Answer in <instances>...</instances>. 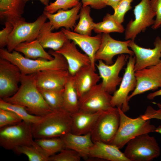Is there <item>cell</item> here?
<instances>
[{
    "instance_id": "cell-1",
    "label": "cell",
    "mask_w": 161,
    "mask_h": 161,
    "mask_svg": "<svg viewBox=\"0 0 161 161\" xmlns=\"http://www.w3.org/2000/svg\"><path fill=\"white\" fill-rule=\"evenodd\" d=\"M20 83V86L15 94L2 99L23 106L29 113L36 116L44 117L52 111L37 86L35 73L21 74Z\"/></svg>"
},
{
    "instance_id": "cell-2",
    "label": "cell",
    "mask_w": 161,
    "mask_h": 161,
    "mask_svg": "<svg viewBox=\"0 0 161 161\" xmlns=\"http://www.w3.org/2000/svg\"><path fill=\"white\" fill-rule=\"evenodd\" d=\"M48 52L54 57L53 60L30 59L15 50L10 52L3 48L0 49V57L16 65L23 75L31 74L46 70H68L66 61L62 55L52 49Z\"/></svg>"
},
{
    "instance_id": "cell-3",
    "label": "cell",
    "mask_w": 161,
    "mask_h": 161,
    "mask_svg": "<svg viewBox=\"0 0 161 161\" xmlns=\"http://www.w3.org/2000/svg\"><path fill=\"white\" fill-rule=\"evenodd\" d=\"M32 126L35 139L60 137L72 132L71 114L63 108L54 110Z\"/></svg>"
},
{
    "instance_id": "cell-4",
    "label": "cell",
    "mask_w": 161,
    "mask_h": 161,
    "mask_svg": "<svg viewBox=\"0 0 161 161\" xmlns=\"http://www.w3.org/2000/svg\"><path fill=\"white\" fill-rule=\"evenodd\" d=\"M118 108L120 116V125L110 144L120 149L133 138L141 134L155 132L156 128L151 123L150 119L145 112L137 117L132 118L126 115L121 109Z\"/></svg>"
},
{
    "instance_id": "cell-5",
    "label": "cell",
    "mask_w": 161,
    "mask_h": 161,
    "mask_svg": "<svg viewBox=\"0 0 161 161\" xmlns=\"http://www.w3.org/2000/svg\"><path fill=\"white\" fill-rule=\"evenodd\" d=\"M126 144L123 153L129 161H150L160 154V148L155 138L148 133L133 138Z\"/></svg>"
},
{
    "instance_id": "cell-6",
    "label": "cell",
    "mask_w": 161,
    "mask_h": 161,
    "mask_svg": "<svg viewBox=\"0 0 161 161\" xmlns=\"http://www.w3.org/2000/svg\"><path fill=\"white\" fill-rule=\"evenodd\" d=\"M33 138L32 124L23 121L0 128V145L6 150L33 145L35 143Z\"/></svg>"
},
{
    "instance_id": "cell-7",
    "label": "cell",
    "mask_w": 161,
    "mask_h": 161,
    "mask_svg": "<svg viewBox=\"0 0 161 161\" xmlns=\"http://www.w3.org/2000/svg\"><path fill=\"white\" fill-rule=\"evenodd\" d=\"M120 121L117 108L102 111L91 132L93 143L101 142L110 144L118 129Z\"/></svg>"
},
{
    "instance_id": "cell-8",
    "label": "cell",
    "mask_w": 161,
    "mask_h": 161,
    "mask_svg": "<svg viewBox=\"0 0 161 161\" xmlns=\"http://www.w3.org/2000/svg\"><path fill=\"white\" fill-rule=\"evenodd\" d=\"M47 19L43 13L34 22H27L23 18L13 24V28L7 46L8 51L12 52L21 43L36 39L41 29Z\"/></svg>"
},
{
    "instance_id": "cell-9",
    "label": "cell",
    "mask_w": 161,
    "mask_h": 161,
    "mask_svg": "<svg viewBox=\"0 0 161 161\" xmlns=\"http://www.w3.org/2000/svg\"><path fill=\"white\" fill-rule=\"evenodd\" d=\"M134 19H131L125 29V39L134 40L137 35L144 32L147 28L152 25L156 13L152 9L150 0H141L133 10Z\"/></svg>"
},
{
    "instance_id": "cell-10",
    "label": "cell",
    "mask_w": 161,
    "mask_h": 161,
    "mask_svg": "<svg viewBox=\"0 0 161 161\" xmlns=\"http://www.w3.org/2000/svg\"><path fill=\"white\" fill-rule=\"evenodd\" d=\"M135 63V56L130 55L120 87L112 95V106L120 108L124 113L129 109V94L134 90L137 85L134 70Z\"/></svg>"
},
{
    "instance_id": "cell-11",
    "label": "cell",
    "mask_w": 161,
    "mask_h": 161,
    "mask_svg": "<svg viewBox=\"0 0 161 161\" xmlns=\"http://www.w3.org/2000/svg\"><path fill=\"white\" fill-rule=\"evenodd\" d=\"M112 97V95L104 89L101 83L79 98V110L90 112L110 110L114 107L111 104Z\"/></svg>"
},
{
    "instance_id": "cell-12",
    "label": "cell",
    "mask_w": 161,
    "mask_h": 161,
    "mask_svg": "<svg viewBox=\"0 0 161 161\" xmlns=\"http://www.w3.org/2000/svg\"><path fill=\"white\" fill-rule=\"evenodd\" d=\"M128 58V55L122 54L119 55L115 62L111 65L107 64L101 60H98L97 64H95L102 79V86L110 94L114 93L121 81L122 78L119 76V74L125 65Z\"/></svg>"
},
{
    "instance_id": "cell-13",
    "label": "cell",
    "mask_w": 161,
    "mask_h": 161,
    "mask_svg": "<svg viewBox=\"0 0 161 161\" xmlns=\"http://www.w3.org/2000/svg\"><path fill=\"white\" fill-rule=\"evenodd\" d=\"M21 73L19 68L10 61L0 58V98L10 97L18 90Z\"/></svg>"
},
{
    "instance_id": "cell-14",
    "label": "cell",
    "mask_w": 161,
    "mask_h": 161,
    "mask_svg": "<svg viewBox=\"0 0 161 161\" xmlns=\"http://www.w3.org/2000/svg\"><path fill=\"white\" fill-rule=\"evenodd\" d=\"M130 40L121 41L112 38L109 33H102V41L100 47L95 56V61H104L107 64L114 63L113 58L116 55L127 54L134 55L133 51L128 47Z\"/></svg>"
},
{
    "instance_id": "cell-15",
    "label": "cell",
    "mask_w": 161,
    "mask_h": 161,
    "mask_svg": "<svg viewBox=\"0 0 161 161\" xmlns=\"http://www.w3.org/2000/svg\"><path fill=\"white\" fill-rule=\"evenodd\" d=\"M136 87L129 96L128 100L137 95L161 87V62L156 65L135 71Z\"/></svg>"
},
{
    "instance_id": "cell-16",
    "label": "cell",
    "mask_w": 161,
    "mask_h": 161,
    "mask_svg": "<svg viewBox=\"0 0 161 161\" xmlns=\"http://www.w3.org/2000/svg\"><path fill=\"white\" fill-rule=\"evenodd\" d=\"M154 44V48H146L137 45L134 40H130L129 47L134 52L135 57V72L161 62V39L159 37L156 38Z\"/></svg>"
},
{
    "instance_id": "cell-17",
    "label": "cell",
    "mask_w": 161,
    "mask_h": 161,
    "mask_svg": "<svg viewBox=\"0 0 161 161\" xmlns=\"http://www.w3.org/2000/svg\"><path fill=\"white\" fill-rule=\"evenodd\" d=\"M61 30L68 39L78 45L89 57L91 65L95 70L96 54L100 46L102 41V34L94 36L81 34L62 28Z\"/></svg>"
},
{
    "instance_id": "cell-18",
    "label": "cell",
    "mask_w": 161,
    "mask_h": 161,
    "mask_svg": "<svg viewBox=\"0 0 161 161\" xmlns=\"http://www.w3.org/2000/svg\"><path fill=\"white\" fill-rule=\"evenodd\" d=\"M76 45L73 41L69 40L60 49L55 51L65 58L69 73L72 76L82 67L91 64L89 56L80 52Z\"/></svg>"
},
{
    "instance_id": "cell-19",
    "label": "cell",
    "mask_w": 161,
    "mask_h": 161,
    "mask_svg": "<svg viewBox=\"0 0 161 161\" xmlns=\"http://www.w3.org/2000/svg\"><path fill=\"white\" fill-rule=\"evenodd\" d=\"M35 74L38 88L51 90L64 88L69 73L67 70H46Z\"/></svg>"
},
{
    "instance_id": "cell-20",
    "label": "cell",
    "mask_w": 161,
    "mask_h": 161,
    "mask_svg": "<svg viewBox=\"0 0 161 161\" xmlns=\"http://www.w3.org/2000/svg\"><path fill=\"white\" fill-rule=\"evenodd\" d=\"M82 4L80 2L77 6L70 10H60L57 13H50L44 11V13L49 20L52 30L60 27L70 30L74 28L76 21L79 18V14Z\"/></svg>"
},
{
    "instance_id": "cell-21",
    "label": "cell",
    "mask_w": 161,
    "mask_h": 161,
    "mask_svg": "<svg viewBox=\"0 0 161 161\" xmlns=\"http://www.w3.org/2000/svg\"><path fill=\"white\" fill-rule=\"evenodd\" d=\"M100 78L91 64L79 70L73 76L74 86L79 98L97 84Z\"/></svg>"
},
{
    "instance_id": "cell-22",
    "label": "cell",
    "mask_w": 161,
    "mask_h": 161,
    "mask_svg": "<svg viewBox=\"0 0 161 161\" xmlns=\"http://www.w3.org/2000/svg\"><path fill=\"white\" fill-rule=\"evenodd\" d=\"M49 21L45 22L41 29L36 39L44 48L57 51L69 40L61 30L52 32Z\"/></svg>"
},
{
    "instance_id": "cell-23",
    "label": "cell",
    "mask_w": 161,
    "mask_h": 161,
    "mask_svg": "<svg viewBox=\"0 0 161 161\" xmlns=\"http://www.w3.org/2000/svg\"><path fill=\"white\" fill-rule=\"evenodd\" d=\"M60 137L64 142L65 148L76 151L84 159L89 158L90 149L94 144L90 132L78 135L70 132Z\"/></svg>"
},
{
    "instance_id": "cell-24",
    "label": "cell",
    "mask_w": 161,
    "mask_h": 161,
    "mask_svg": "<svg viewBox=\"0 0 161 161\" xmlns=\"http://www.w3.org/2000/svg\"><path fill=\"white\" fill-rule=\"evenodd\" d=\"M101 112H90L79 110L71 114V132L78 135L91 133Z\"/></svg>"
},
{
    "instance_id": "cell-25",
    "label": "cell",
    "mask_w": 161,
    "mask_h": 161,
    "mask_svg": "<svg viewBox=\"0 0 161 161\" xmlns=\"http://www.w3.org/2000/svg\"><path fill=\"white\" fill-rule=\"evenodd\" d=\"M89 158L111 161H129L117 146L101 142L94 143L90 150Z\"/></svg>"
},
{
    "instance_id": "cell-26",
    "label": "cell",
    "mask_w": 161,
    "mask_h": 161,
    "mask_svg": "<svg viewBox=\"0 0 161 161\" xmlns=\"http://www.w3.org/2000/svg\"><path fill=\"white\" fill-rule=\"evenodd\" d=\"M26 3V0H0V17L14 23L21 19Z\"/></svg>"
},
{
    "instance_id": "cell-27",
    "label": "cell",
    "mask_w": 161,
    "mask_h": 161,
    "mask_svg": "<svg viewBox=\"0 0 161 161\" xmlns=\"http://www.w3.org/2000/svg\"><path fill=\"white\" fill-rule=\"evenodd\" d=\"M44 49L36 39L21 43L16 47L14 50L23 54L25 57L30 59L53 60L54 57L46 52Z\"/></svg>"
},
{
    "instance_id": "cell-28",
    "label": "cell",
    "mask_w": 161,
    "mask_h": 161,
    "mask_svg": "<svg viewBox=\"0 0 161 161\" xmlns=\"http://www.w3.org/2000/svg\"><path fill=\"white\" fill-rule=\"evenodd\" d=\"M79 101L73 76L69 73L64 88L63 108L71 114L75 112L79 109Z\"/></svg>"
},
{
    "instance_id": "cell-29",
    "label": "cell",
    "mask_w": 161,
    "mask_h": 161,
    "mask_svg": "<svg viewBox=\"0 0 161 161\" xmlns=\"http://www.w3.org/2000/svg\"><path fill=\"white\" fill-rule=\"evenodd\" d=\"M0 109L13 112L22 121L32 124L38 123L43 117L31 114L27 112L23 106L7 102L1 98Z\"/></svg>"
},
{
    "instance_id": "cell-30",
    "label": "cell",
    "mask_w": 161,
    "mask_h": 161,
    "mask_svg": "<svg viewBox=\"0 0 161 161\" xmlns=\"http://www.w3.org/2000/svg\"><path fill=\"white\" fill-rule=\"evenodd\" d=\"M93 30L96 33L101 34L113 32L122 33L125 31V29L112 15L108 13L104 16L102 21L95 23Z\"/></svg>"
},
{
    "instance_id": "cell-31",
    "label": "cell",
    "mask_w": 161,
    "mask_h": 161,
    "mask_svg": "<svg viewBox=\"0 0 161 161\" xmlns=\"http://www.w3.org/2000/svg\"><path fill=\"white\" fill-rule=\"evenodd\" d=\"M90 12V6L82 7L79 13V21L74 28V32L83 35H91L95 23L91 17Z\"/></svg>"
},
{
    "instance_id": "cell-32",
    "label": "cell",
    "mask_w": 161,
    "mask_h": 161,
    "mask_svg": "<svg viewBox=\"0 0 161 161\" xmlns=\"http://www.w3.org/2000/svg\"><path fill=\"white\" fill-rule=\"evenodd\" d=\"M34 141L49 157L65 148L64 142L61 137L36 139Z\"/></svg>"
},
{
    "instance_id": "cell-33",
    "label": "cell",
    "mask_w": 161,
    "mask_h": 161,
    "mask_svg": "<svg viewBox=\"0 0 161 161\" xmlns=\"http://www.w3.org/2000/svg\"><path fill=\"white\" fill-rule=\"evenodd\" d=\"M13 151L18 154L26 155L29 161H49V157L35 142L33 145L17 147Z\"/></svg>"
},
{
    "instance_id": "cell-34",
    "label": "cell",
    "mask_w": 161,
    "mask_h": 161,
    "mask_svg": "<svg viewBox=\"0 0 161 161\" xmlns=\"http://www.w3.org/2000/svg\"><path fill=\"white\" fill-rule=\"evenodd\" d=\"M38 89L46 102L52 110L63 108L64 88Z\"/></svg>"
},
{
    "instance_id": "cell-35",
    "label": "cell",
    "mask_w": 161,
    "mask_h": 161,
    "mask_svg": "<svg viewBox=\"0 0 161 161\" xmlns=\"http://www.w3.org/2000/svg\"><path fill=\"white\" fill-rule=\"evenodd\" d=\"M80 0H56L51 2L44 8V11L50 13H54L60 10H67L77 6Z\"/></svg>"
},
{
    "instance_id": "cell-36",
    "label": "cell",
    "mask_w": 161,
    "mask_h": 161,
    "mask_svg": "<svg viewBox=\"0 0 161 161\" xmlns=\"http://www.w3.org/2000/svg\"><path fill=\"white\" fill-rule=\"evenodd\" d=\"M81 157L76 151L65 148L49 157V161H80Z\"/></svg>"
},
{
    "instance_id": "cell-37",
    "label": "cell",
    "mask_w": 161,
    "mask_h": 161,
    "mask_svg": "<svg viewBox=\"0 0 161 161\" xmlns=\"http://www.w3.org/2000/svg\"><path fill=\"white\" fill-rule=\"evenodd\" d=\"M22 121L12 111L0 109V128L17 124Z\"/></svg>"
},
{
    "instance_id": "cell-38",
    "label": "cell",
    "mask_w": 161,
    "mask_h": 161,
    "mask_svg": "<svg viewBox=\"0 0 161 161\" xmlns=\"http://www.w3.org/2000/svg\"><path fill=\"white\" fill-rule=\"evenodd\" d=\"M133 0H121L114 11L113 16L119 22L122 24L124 20L126 13L132 8L131 3Z\"/></svg>"
},
{
    "instance_id": "cell-39",
    "label": "cell",
    "mask_w": 161,
    "mask_h": 161,
    "mask_svg": "<svg viewBox=\"0 0 161 161\" xmlns=\"http://www.w3.org/2000/svg\"><path fill=\"white\" fill-rule=\"evenodd\" d=\"M5 27L0 31V47L3 48L7 46L9 36L13 28V24L9 21H5Z\"/></svg>"
},
{
    "instance_id": "cell-40",
    "label": "cell",
    "mask_w": 161,
    "mask_h": 161,
    "mask_svg": "<svg viewBox=\"0 0 161 161\" xmlns=\"http://www.w3.org/2000/svg\"><path fill=\"white\" fill-rule=\"evenodd\" d=\"M151 7L156 13V18L151 27L156 30L161 26V0H150Z\"/></svg>"
},
{
    "instance_id": "cell-41",
    "label": "cell",
    "mask_w": 161,
    "mask_h": 161,
    "mask_svg": "<svg viewBox=\"0 0 161 161\" xmlns=\"http://www.w3.org/2000/svg\"><path fill=\"white\" fill-rule=\"evenodd\" d=\"M81 2L82 7L89 6L97 10L103 9L106 6L104 0H81Z\"/></svg>"
},
{
    "instance_id": "cell-42",
    "label": "cell",
    "mask_w": 161,
    "mask_h": 161,
    "mask_svg": "<svg viewBox=\"0 0 161 161\" xmlns=\"http://www.w3.org/2000/svg\"><path fill=\"white\" fill-rule=\"evenodd\" d=\"M121 0H104L106 6H109L112 7L114 11L116 9L118 3Z\"/></svg>"
},
{
    "instance_id": "cell-43",
    "label": "cell",
    "mask_w": 161,
    "mask_h": 161,
    "mask_svg": "<svg viewBox=\"0 0 161 161\" xmlns=\"http://www.w3.org/2000/svg\"><path fill=\"white\" fill-rule=\"evenodd\" d=\"M161 96V89L154 92L148 94L147 96V98L149 100H153L155 97Z\"/></svg>"
},
{
    "instance_id": "cell-44",
    "label": "cell",
    "mask_w": 161,
    "mask_h": 161,
    "mask_svg": "<svg viewBox=\"0 0 161 161\" xmlns=\"http://www.w3.org/2000/svg\"><path fill=\"white\" fill-rule=\"evenodd\" d=\"M30 0H26L27 2ZM39 0L43 4L46 6H47L49 4V0Z\"/></svg>"
},
{
    "instance_id": "cell-45",
    "label": "cell",
    "mask_w": 161,
    "mask_h": 161,
    "mask_svg": "<svg viewBox=\"0 0 161 161\" xmlns=\"http://www.w3.org/2000/svg\"><path fill=\"white\" fill-rule=\"evenodd\" d=\"M158 119L160 120H161V116H160ZM155 132H158L161 134V126H159L157 128H156Z\"/></svg>"
}]
</instances>
